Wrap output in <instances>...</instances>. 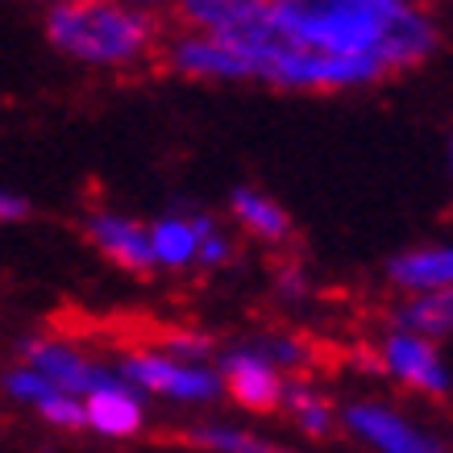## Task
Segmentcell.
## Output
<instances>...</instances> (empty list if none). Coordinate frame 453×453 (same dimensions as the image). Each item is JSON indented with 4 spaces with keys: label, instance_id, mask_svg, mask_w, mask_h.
Masks as SVG:
<instances>
[{
    "label": "cell",
    "instance_id": "cell-1",
    "mask_svg": "<svg viewBox=\"0 0 453 453\" xmlns=\"http://www.w3.org/2000/svg\"><path fill=\"white\" fill-rule=\"evenodd\" d=\"M250 83L279 92H357L437 55L425 0H266L242 34Z\"/></svg>",
    "mask_w": 453,
    "mask_h": 453
},
{
    "label": "cell",
    "instance_id": "cell-2",
    "mask_svg": "<svg viewBox=\"0 0 453 453\" xmlns=\"http://www.w3.org/2000/svg\"><path fill=\"white\" fill-rule=\"evenodd\" d=\"M42 34L50 50L83 71L129 75L158 63L163 17L134 9L125 0H46Z\"/></svg>",
    "mask_w": 453,
    "mask_h": 453
},
{
    "label": "cell",
    "instance_id": "cell-3",
    "mask_svg": "<svg viewBox=\"0 0 453 453\" xmlns=\"http://www.w3.org/2000/svg\"><path fill=\"white\" fill-rule=\"evenodd\" d=\"M112 366L138 387L150 403L171 408H217L225 399L217 357H188L166 345H129L112 357Z\"/></svg>",
    "mask_w": 453,
    "mask_h": 453
},
{
    "label": "cell",
    "instance_id": "cell-4",
    "mask_svg": "<svg viewBox=\"0 0 453 453\" xmlns=\"http://www.w3.org/2000/svg\"><path fill=\"white\" fill-rule=\"evenodd\" d=\"M374 366L387 374L395 387H403L408 395L420 399H445L453 395V366L441 342L412 333L403 325H387L374 342Z\"/></svg>",
    "mask_w": 453,
    "mask_h": 453
},
{
    "label": "cell",
    "instance_id": "cell-5",
    "mask_svg": "<svg viewBox=\"0 0 453 453\" xmlns=\"http://www.w3.org/2000/svg\"><path fill=\"white\" fill-rule=\"evenodd\" d=\"M217 371L225 383V399L250 416H275L291 387V374L266 354L254 337L217 349Z\"/></svg>",
    "mask_w": 453,
    "mask_h": 453
},
{
    "label": "cell",
    "instance_id": "cell-6",
    "mask_svg": "<svg viewBox=\"0 0 453 453\" xmlns=\"http://www.w3.org/2000/svg\"><path fill=\"white\" fill-rule=\"evenodd\" d=\"M158 63L188 83H250V58L242 42L220 38V34L171 26L163 50H158Z\"/></svg>",
    "mask_w": 453,
    "mask_h": 453
},
{
    "label": "cell",
    "instance_id": "cell-7",
    "mask_svg": "<svg viewBox=\"0 0 453 453\" xmlns=\"http://www.w3.org/2000/svg\"><path fill=\"white\" fill-rule=\"evenodd\" d=\"M342 433L354 445L374 453H437L441 449L433 428L416 425L403 408L371 395L342 403Z\"/></svg>",
    "mask_w": 453,
    "mask_h": 453
},
{
    "label": "cell",
    "instance_id": "cell-8",
    "mask_svg": "<svg viewBox=\"0 0 453 453\" xmlns=\"http://www.w3.org/2000/svg\"><path fill=\"white\" fill-rule=\"evenodd\" d=\"M17 357L29 362L34 371H42L50 383H58L63 391H71V395H80V399L117 371L109 357L88 354L83 345H75L71 337H63V333H38V337H26L21 349H17Z\"/></svg>",
    "mask_w": 453,
    "mask_h": 453
},
{
    "label": "cell",
    "instance_id": "cell-9",
    "mask_svg": "<svg viewBox=\"0 0 453 453\" xmlns=\"http://www.w3.org/2000/svg\"><path fill=\"white\" fill-rule=\"evenodd\" d=\"M0 395L17 403V408H26L29 416H38L46 428H55V433H88V420H83V399L63 391L58 383H50L42 371H34L29 362L17 357L13 366H4L0 374Z\"/></svg>",
    "mask_w": 453,
    "mask_h": 453
},
{
    "label": "cell",
    "instance_id": "cell-10",
    "mask_svg": "<svg viewBox=\"0 0 453 453\" xmlns=\"http://www.w3.org/2000/svg\"><path fill=\"white\" fill-rule=\"evenodd\" d=\"M83 420L88 433L104 441H134L146 433L150 420V399L129 383L121 371H112L100 387L83 395Z\"/></svg>",
    "mask_w": 453,
    "mask_h": 453
},
{
    "label": "cell",
    "instance_id": "cell-11",
    "mask_svg": "<svg viewBox=\"0 0 453 453\" xmlns=\"http://www.w3.org/2000/svg\"><path fill=\"white\" fill-rule=\"evenodd\" d=\"M83 237L125 275H154L150 220H138L117 208H92L83 217Z\"/></svg>",
    "mask_w": 453,
    "mask_h": 453
},
{
    "label": "cell",
    "instance_id": "cell-12",
    "mask_svg": "<svg viewBox=\"0 0 453 453\" xmlns=\"http://www.w3.org/2000/svg\"><path fill=\"white\" fill-rule=\"evenodd\" d=\"M212 220H217V212H204V208H171L163 217H154L150 220L154 271H166V275L196 271V262H200V242H204Z\"/></svg>",
    "mask_w": 453,
    "mask_h": 453
},
{
    "label": "cell",
    "instance_id": "cell-13",
    "mask_svg": "<svg viewBox=\"0 0 453 453\" xmlns=\"http://www.w3.org/2000/svg\"><path fill=\"white\" fill-rule=\"evenodd\" d=\"M266 0H171L166 21L175 29H200L220 38H242L254 29Z\"/></svg>",
    "mask_w": 453,
    "mask_h": 453
},
{
    "label": "cell",
    "instance_id": "cell-14",
    "mask_svg": "<svg viewBox=\"0 0 453 453\" xmlns=\"http://www.w3.org/2000/svg\"><path fill=\"white\" fill-rule=\"evenodd\" d=\"M229 220L250 237V242H262V246H288L291 234H296V220L283 204H279L271 192L262 188H234L229 192Z\"/></svg>",
    "mask_w": 453,
    "mask_h": 453
},
{
    "label": "cell",
    "instance_id": "cell-15",
    "mask_svg": "<svg viewBox=\"0 0 453 453\" xmlns=\"http://www.w3.org/2000/svg\"><path fill=\"white\" fill-rule=\"evenodd\" d=\"M387 283L408 296V291L453 288V242H420V246L399 250L387 262Z\"/></svg>",
    "mask_w": 453,
    "mask_h": 453
},
{
    "label": "cell",
    "instance_id": "cell-16",
    "mask_svg": "<svg viewBox=\"0 0 453 453\" xmlns=\"http://www.w3.org/2000/svg\"><path fill=\"white\" fill-rule=\"evenodd\" d=\"M279 412L288 416L291 428H296L303 441H329L342 433V408L329 399V391H320L316 383H308L303 374L291 379Z\"/></svg>",
    "mask_w": 453,
    "mask_h": 453
},
{
    "label": "cell",
    "instance_id": "cell-17",
    "mask_svg": "<svg viewBox=\"0 0 453 453\" xmlns=\"http://www.w3.org/2000/svg\"><path fill=\"white\" fill-rule=\"evenodd\" d=\"M391 325L425 333V337H433V342L453 337V288L408 291V296H399V303L391 308Z\"/></svg>",
    "mask_w": 453,
    "mask_h": 453
},
{
    "label": "cell",
    "instance_id": "cell-18",
    "mask_svg": "<svg viewBox=\"0 0 453 453\" xmlns=\"http://www.w3.org/2000/svg\"><path fill=\"white\" fill-rule=\"evenodd\" d=\"M188 445L196 449H212V453H262L271 449V441L254 433L246 425H234V420H200V425L188 428Z\"/></svg>",
    "mask_w": 453,
    "mask_h": 453
},
{
    "label": "cell",
    "instance_id": "cell-19",
    "mask_svg": "<svg viewBox=\"0 0 453 453\" xmlns=\"http://www.w3.org/2000/svg\"><path fill=\"white\" fill-rule=\"evenodd\" d=\"M237 262V237L220 225V217L208 225L204 242H200V262H196V271H208V275H217L225 266H234Z\"/></svg>",
    "mask_w": 453,
    "mask_h": 453
},
{
    "label": "cell",
    "instance_id": "cell-20",
    "mask_svg": "<svg viewBox=\"0 0 453 453\" xmlns=\"http://www.w3.org/2000/svg\"><path fill=\"white\" fill-rule=\"evenodd\" d=\"M275 291H279V300L300 303L303 296H308V275H303L300 266H283V271H279V283H275Z\"/></svg>",
    "mask_w": 453,
    "mask_h": 453
},
{
    "label": "cell",
    "instance_id": "cell-21",
    "mask_svg": "<svg viewBox=\"0 0 453 453\" xmlns=\"http://www.w3.org/2000/svg\"><path fill=\"white\" fill-rule=\"evenodd\" d=\"M34 208H29L26 196L9 192V188H0V225H17V220H26Z\"/></svg>",
    "mask_w": 453,
    "mask_h": 453
},
{
    "label": "cell",
    "instance_id": "cell-22",
    "mask_svg": "<svg viewBox=\"0 0 453 453\" xmlns=\"http://www.w3.org/2000/svg\"><path fill=\"white\" fill-rule=\"evenodd\" d=\"M125 4L146 9V13H154V17H166V9H171V0H125Z\"/></svg>",
    "mask_w": 453,
    "mask_h": 453
},
{
    "label": "cell",
    "instance_id": "cell-23",
    "mask_svg": "<svg viewBox=\"0 0 453 453\" xmlns=\"http://www.w3.org/2000/svg\"><path fill=\"white\" fill-rule=\"evenodd\" d=\"M445 171H449V183H453V134H449V146H445Z\"/></svg>",
    "mask_w": 453,
    "mask_h": 453
}]
</instances>
